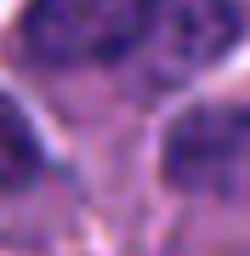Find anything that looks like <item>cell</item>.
Returning a JSON list of instances; mask_svg holds the SVG:
<instances>
[{"instance_id":"obj_3","label":"cell","mask_w":250,"mask_h":256,"mask_svg":"<svg viewBox=\"0 0 250 256\" xmlns=\"http://www.w3.org/2000/svg\"><path fill=\"white\" fill-rule=\"evenodd\" d=\"M165 176L182 194L250 205V108H194L165 137Z\"/></svg>"},{"instance_id":"obj_1","label":"cell","mask_w":250,"mask_h":256,"mask_svg":"<svg viewBox=\"0 0 250 256\" xmlns=\"http://www.w3.org/2000/svg\"><path fill=\"white\" fill-rule=\"evenodd\" d=\"M239 40V6L233 0H148L142 34L131 46L142 92H171V86L205 74L222 63L228 46Z\"/></svg>"},{"instance_id":"obj_2","label":"cell","mask_w":250,"mask_h":256,"mask_svg":"<svg viewBox=\"0 0 250 256\" xmlns=\"http://www.w3.org/2000/svg\"><path fill=\"white\" fill-rule=\"evenodd\" d=\"M148 0H28L23 52L40 68H91L131 57Z\"/></svg>"},{"instance_id":"obj_4","label":"cell","mask_w":250,"mask_h":256,"mask_svg":"<svg viewBox=\"0 0 250 256\" xmlns=\"http://www.w3.org/2000/svg\"><path fill=\"white\" fill-rule=\"evenodd\" d=\"M40 176V137L23 108L0 92V188H28Z\"/></svg>"},{"instance_id":"obj_5","label":"cell","mask_w":250,"mask_h":256,"mask_svg":"<svg viewBox=\"0 0 250 256\" xmlns=\"http://www.w3.org/2000/svg\"><path fill=\"white\" fill-rule=\"evenodd\" d=\"M245 256H250V250H245Z\"/></svg>"}]
</instances>
